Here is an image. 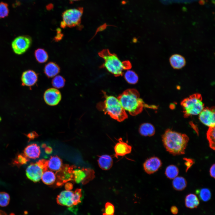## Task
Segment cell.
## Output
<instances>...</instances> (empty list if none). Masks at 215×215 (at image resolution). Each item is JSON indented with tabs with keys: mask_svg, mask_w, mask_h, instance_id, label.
I'll use <instances>...</instances> for the list:
<instances>
[{
	"mask_svg": "<svg viewBox=\"0 0 215 215\" xmlns=\"http://www.w3.org/2000/svg\"><path fill=\"white\" fill-rule=\"evenodd\" d=\"M123 108L133 116L140 113L144 108H156L154 105L145 104L140 98L139 92L135 89H128L125 90L118 96Z\"/></svg>",
	"mask_w": 215,
	"mask_h": 215,
	"instance_id": "obj_1",
	"label": "cell"
},
{
	"mask_svg": "<svg viewBox=\"0 0 215 215\" xmlns=\"http://www.w3.org/2000/svg\"><path fill=\"white\" fill-rule=\"evenodd\" d=\"M162 139L166 150L173 155L184 154L189 140L186 134L169 129L165 131Z\"/></svg>",
	"mask_w": 215,
	"mask_h": 215,
	"instance_id": "obj_2",
	"label": "cell"
},
{
	"mask_svg": "<svg viewBox=\"0 0 215 215\" xmlns=\"http://www.w3.org/2000/svg\"><path fill=\"white\" fill-rule=\"evenodd\" d=\"M102 93L104 99L98 103L97 109L119 122L127 119L128 115L118 99L113 96L107 95L104 91Z\"/></svg>",
	"mask_w": 215,
	"mask_h": 215,
	"instance_id": "obj_3",
	"label": "cell"
},
{
	"mask_svg": "<svg viewBox=\"0 0 215 215\" xmlns=\"http://www.w3.org/2000/svg\"><path fill=\"white\" fill-rule=\"evenodd\" d=\"M98 54L104 60L101 67L105 68L115 76H122L123 70L131 68V64L129 61H121L116 55L110 53L108 49L102 50Z\"/></svg>",
	"mask_w": 215,
	"mask_h": 215,
	"instance_id": "obj_4",
	"label": "cell"
},
{
	"mask_svg": "<svg viewBox=\"0 0 215 215\" xmlns=\"http://www.w3.org/2000/svg\"><path fill=\"white\" fill-rule=\"evenodd\" d=\"M181 104L185 117L199 114L204 108L202 96L199 93L193 94L185 99Z\"/></svg>",
	"mask_w": 215,
	"mask_h": 215,
	"instance_id": "obj_5",
	"label": "cell"
},
{
	"mask_svg": "<svg viewBox=\"0 0 215 215\" xmlns=\"http://www.w3.org/2000/svg\"><path fill=\"white\" fill-rule=\"evenodd\" d=\"M83 10L81 8H74L66 10L62 15V21L61 27H72L79 26L80 24Z\"/></svg>",
	"mask_w": 215,
	"mask_h": 215,
	"instance_id": "obj_6",
	"label": "cell"
},
{
	"mask_svg": "<svg viewBox=\"0 0 215 215\" xmlns=\"http://www.w3.org/2000/svg\"><path fill=\"white\" fill-rule=\"evenodd\" d=\"M47 161L40 160L36 163H31L27 168L26 174L28 179L34 182H37L41 179L43 173L46 170Z\"/></svg>",
	"mask_w": 215,
	"mask_h": 215,
	"instance_id": "obj_7",
	"label": "cell"
},
{
	"mask_svg": "<svg viewBox=\"0 0 215 215\" xmlns=\"http://www.w3.org/2000/svg\"><path fill=\"white\" fill-rule=\"evenodd\" d=\"M32 43V39L30 36H20L13 40L11 46L14 52L17 55H20L26 52L30 47Z\"/></svg>",
	"mask_w": 215,
	"mask_h": 215,
	"instance_id": "obj_8",
	"label": "cell"
},
{
	"mask_svg": "<svg viewBox=\"0 0 215 215\" xmlns=\"http://www.w3.org/2000/svg\"><path fill=\"white\" fill-rule=\"evenodd\" d=\"M215 112L214 107L204 108L199 115L200 122L209 128L215 127Z\"/></svg>",
	"mask_w": 215,
	"mask_h": 215,
	"instance_id": "obj_9",
	"label": "cell"
},
{
	"mask_svg": "<svg viewBox=\"0 0 215 215\" xmlns=\"http://www.w3.org/2000/svg\"><path fill=\"white\" fill-rule=\"evenodd\" d=\"M43 97L45 102L47 105L53 106L59 103L61 99L62 95L59 90L51 88L45 91Z\"/></svg>",
	"mask_w": 215,
	"mask_h": 215,
	"instance_id": "obj_10",
	"label": "cell"
},
{
	"mask_svg": "<svg viewBox=\"0 0 215 215\" xmlns=\"http://www.w3.org/2000/svg\"><path fill=\"white\" fill-rule=\"evenodd\" d=\"M162 165L161 160L158 157L153 156L147 159L143 164L144 171L150 174L157 171Z\"/></svg>",
	"mask_w": 215,
	"mask_h": 215,
	"instance_id": "obj_11",
	"label": "cell"
},
{
	"mask_svg": "<svg viewBox=\"0 0 215 215\" xmlns=\"http://www.w3.org/2000/svg\"><path fill=\"white\" fill-rule=\"evenodd\" d=\"M38 79V74L31 70H28L24 71L22 75L21 80L22 85L30 87L34 85Z\"/></svg>",
	"mask_w": 215,
	"mask_h": 215,
	"instance_id": "obj_12",
	"label": "cell"
},
{
	"mask_svg": "<svg viewBox=\"0 0 215 215\" xmlns=\"http://www.w3.org/2000/svg\"><path fill=\"white\" fill-rule=\"evenodd\" d=\"M118 141L114 147L115 157L118 158L119 156H123L131 152L132 147L130 145L123 141L121 138H119Z\"/></svg>",
	"mask_w": 215,
	"mask_h": 215,
	"instance_id": "obj_13",
	"label": "cell"
},
{
	"mask_svg": "<svg viewBox=\"0 0 215 215\" xmlns=\"http://www.w3.org/2000/svg\"><path fill=\"white\" fill-rule=\"evenodd\" d=\"M73 191L67 190L64 191L57 196V202L60 205L71 207L73 205Z\"/></svg>",
	"mask_w": 215,
	"mask_h": 215,
	"instance_id": "obj_14",
	"label": "cell"
},
{
	"mask_svg": "<svg viewBox=\"0 0 215 215\" xmlns=\"http://www.w3.org/2000/svg\"><path fill=\"white\" fill-rule=\"evenodd\" d=\"M171 67L174 69L179 70L184 67L186 64V60L182 55L179 54L171 55L169 59Z\"/></svg>",
	"mask_w": 215,
	"mask_h": 215,
	"instance_id": "obj_15",
	"label": "cell"
},
{
	"mask_svg": "<svg viewBox=\"0 0 215 215\" xmlns=\"http://www.w3.org/2000/svg\"><path fill=\"white\" fill-rule=\"evenodd\" d=\"M24 154L29 159H36L39 156L41 150L39 147L36 144H30L24 148Z\"/></svg>",
	"mask_w": 215,
	"mask_h": 215,
	"instance_id": "obj_16",
	"label": "cell"
},
{
	"mask_svg": "<svg viewBox=\"0 0 215 215\" xmlns=\"http://www.w3.org/2000/svg\"><path fill=\"white\" fill-rule=\"evenodd\" d=\"M98 162L99 167L104 170L110 169L113 163L112 157L108 154H103L100 156L98 160Z\"/></svg>",
	"mask_w": 215,
	"mask_h": 215,
	"instance_id": "obj_17",
	"label": "cell"
},
{
	"mask_svg": "<svg viewBox=\"0 0 215 215\" xmlns=\"http://www.w3.org/2000/svg\"><path fill=\"white\" fill-rule=\"evenodd\" d=\"M62 162L61 159L57 156H51L47 161V167L49 170L54 171H59L62 168Z\"/></svg>",
	"mask_w": 215,
	"mask_h": 215,
	"instance_id": "obj_18",
	"label": "cell"
},
{
	"mask_svg": "<svg viewBox=\"0 0 215 215\" xmlns=\"http://www.w3.org/2000/svg\"><path fill=\"white\" fill-rule=\"evenodd\" d=\"M60 70V68L57 64L53 62H50L45 65L44 72L48 78H52L58 74Z\"/></svg>",
	"mask_w": 215,
	"mask_h": 215,
	"instance_id": "obj_19",
	"label": "cell"
},
{
	"mask_svg": "<svg viewBox=\"0 0 215 215\" xmlns=\"http://www.w3.org/2000/svg\"><path fill=\"white\" fill-rule=\"evenodd\" d=\"M139 131V133L142 136H151L154 134L155 129L151 124L145 123L140 125Z\"/></svg>",
	"mask_w": 215,
	"mask_h": 215,
	"instance_id": "obj_20",
	"label": "cell"
},
{
	"mask_svg": "<svg viewBox=\"0 0 215 215\" xmlns=\"http://www.w3.org/2000/svg\"><path fill=\"white\" fill-rule=\"evenodd\" d=\"M199 203V200L195 194H190L187 195L185 199L186 206L188 208L193 209L197 207Z\"/></svg>",
	"mask_w": 215,
	"mask_h": 215,
	"instance_id": "obj_21",
	"label": "cell"
},
{
	"mask_svg": "<svg viewBox=\"0 0 215 215\" xmlns=\"http://www.w3.org/2000/svg\"><path fill=\"white\" fill-rule=\"evenodd\" d=\"M41 179L44 184L50 185L55 181L56 175L53 171L50 170H46L44 171Z\"/></svg>",
	"mask_w": 215,
	"mask_h": 215,
	"instance_id": "obj_22",
	"label": "cell"
},
{
	"mask_svg": "<svg viewBox=\"0 0 215 215\" xmlns=\"http://www.w3.org/2000/svg\"><path fill=\"white\" fill-rule=\"evenodd\" d=\"M172 186L174 189L178 191L184 190L187 186V182L185 179L182 176L176 177L172 181Z\"/></svg>",
	"mask_w": 215,
	"mask_h": 215,
	"instance_id": "obj_23",
	"label": "cell"
},
{
	"mask_svg": "<svg viewBox=\"0 0 215 215\" xmlns=\"http://www.w3.org/2000/svg\"><path fill=\"white\" fill-rule=\"evenodd\" d=\"M34 56L37 61L39 63H44L47 61L48 55L47 52L43 49L39 48L34 52Z\"/></svg>",
	"mask_w": 215,
	"mask_h": 215,
	"instance_id": "obj_24",
	"label": "cell"
},
{
	"mask_svg": "<svg viewBox=\"0 0 215 215\" xmlns=\"http://www.w3.org/2000/svg\"><path fill=\"white\" fill-rule=\"evenodd\" d=\"M124 78L129 84H134L138 82L139 78L137 74L133 71L128 70L124 74Z\"/></svg>",
	"mask_w": 215,
	"mask_h": 215,
	"instance_id": "obj_25",
	"label": "cell"
},
{
	"mask_svg": "<svg viewBox=\"0 0 215 215\" xmlns=\"http://www.w3.org/2000/svg\"><path fill=\"white\" fill-rule=\"evenodd\" d=\"M179 173L178 168L175 165H171L166 168L165 174L166 176L170 179H173L176 177Z\"/></svg>",
	"mask_w": 215,
	"mask_h": 215,
	"instance_id": "obj_26",
	"label": "cell"
},
{
	"mask_svg": "<svg viewBox=\"0 0 215 215\" xmlns=\"http://www.w3.org/2000/svg\"><path fill=\"white\" fill-rule=\"evenodd\" d=\"M215 127L209 128L207 133V138L208 141L209 146L211 149L215 150Z\"/></svg>",
	"mask_w": 215,
	"mask_h": 215,
	"instance_id": "obj_27",
	"label": "cell"
},
{
	"mask_svg": "<svg viewBox=\"0 0 215 215\" xmlns=\"http://www.w3.org/2000/svg\"><path fill=\"white\" fill-rule=\"evenodd\" d=\"M29 160V158L24 153H20L16 156L13 160L12 163L15 165L19 167L26 164Z\"/></svg>",
	"mask_w": 215,
	"mask_h": 215,
	"instance_id": "obj_28",
	"label": "cell"
},
{
	"mask_svg": "<svg viewBox=\"0 0 215 215\" xmlns=\"http://www.w3.org/2000/svg\"><path fill=\"white\" fill-rule=\"evenodd\" d=\"M65 79L60 75L55 77L52 80L53 86L56 88H61L63 87L65 85Z\"/></svg>",
	"mask_w": 215,
	"mask_h": 215,
	"instance_id": "obj_29",
	"label": "cell"
},
{
	"mask_svg": "<svg viewBox=\"0 0 215 215\" xmlns=\"http://www.w3.org/2000/svg\"><path fill=\"white\" fill-rule=\"evenodd\" d=\"M197 191L198 192L199 197L202 201L207 202L210 199L211 193L208 188H203Z\"/></svg>",
	"mask_w": 215,
	"mask_h": 215,
	"instance_id": "obj_30",
	"label": "cell"
},
{
	"mask_svg": "<svg viewBox=\"0 0 215 215\" xmlns=\"http://www.w3.org/2000/svg\"><path fill=\"white\" fill-rule=\"evenodd\" d=\"M10 197L7 193L1 192H0V206L5 207L9 203Z\"/></svg>",
	"mask_w": 215,
	"mask_h": 215,
	"instance_id": "obj_31",
	"label": "cell"
},
{
	"mask_svg": "<svg viewBox=\"0 0 215 215\" xmlns=\"http://www.w3.org/2000/svg\"><path fill=\"white\" fill-rule=\"evenodd\" d=\"M114 212L115 208L113 205L110 202H107L105 205L103 215H114Z\"/></svg>",
	"mask_w": 215,
	"mask_h": 215,
	"instance_id": "obj_32",
	"label": "cell"
},
{
	"mask_svg": "<svg viewBox=\"0 0 215 215\" xmlns=\"http://www.w3.org/2000/svg\"><path fill=\"white\" fill-rule=\"evenodd\" d=\"M9 11L7 4L5 3H0V18L7 16L9 14Z\"/></svg>",
	"mask_w": 215,
	"mask_h": 215,
	"instance_id": "obj_33",
	"label": "cell"
},
{
	"mask_svg": "<svg viewBox=\"0 0 215 215\" xmlns=\"http://www.w3.org/2000/svg\"><path fill=\"white\" fill-rule=\"evenodd\" d=\"M82 191L81 189H76L74 192L73 205H76L81 202Z\"/></svg>",
	"mask_w": 215,
	"mask_h": 215,
	"instance_id": "obj_34",
	"label": "cell"
},
{
	"mask_svg": "<svg viewBox=\"0 0 215 215\" xmlns=\"http://www.w3.org/2000/svg\"><path fill=\"white\" fill-rule=\"evenodd\" d=\"M183 159L185 161V164L186 167V171L187 172L194 164V160L191 159L184 158Z\"/></svg>",
	"mask_w": 215,
	"mask_h": 215,
	"instance_id": "obj_35",
	"label": "cell"
},
{
	"mask_svg": "<svg viewBox=\"0 0 215 215\" xmlns=\"http://www.w3.org/2000/svg\"><path fill=\"white\" fill-rule=\"evenodd\" d=\"M26 136L28 138L29 141L33 139L38 136V134L35 131L31 132L26 134Z\"/></svg>",
	"mask_w": 215,
	"mask_h": 215,
	"instance_id": "obj_36",
	"label": "cell"
},
{
	"mask_svg": "<svg viewBox=\"0 0 215 215\" xmlns=\"http://www.w3.org/2000/svg\"><path fill=\"white\" fill-rule=\"evenodd\" d=\"M63 35V34L61 33L60 29H57V34L56 36L54 37V39L55 41H58L61 40Z\"/></svg>",
	"mask_w": 215,
	"mask_h": 215,
	"instance_id": "obj_37",
	"label": "cell"
},
{
	"mask_svg": "<svg viewBox=\"0 0 215 215\" xmlns=\"http://www.w3.org/2000/svg\"><path fill=\"white\" fill-rule=\"evenodd\" d=\"M215 165L214 164H213L211 166L210 170L209 173L211 176L214 178H215Z\"/></svg>",
	"mask_w": 215,
	"mask_h": 215,
	"instance_id": "obj_38",
	"label": "cell"
},
{
	"mask_svg": "<svg viewBox=\"0 0 215 215\" xmlns=\"http://www.w3.org/2000/svg\"><path fill=\"white\" fill-rule=\"evenodd\" d=\"M171 211L172 214L176 215L178 213V210L176 206H173L171 207Z\"/></svg>",
	"mask_w": 215,
	"mask_h": 215,
	"instance_id": "obj_39",
	"label": "cell"
},
{
	"mask_svg": "<svg viewBox=\"0 0 215 215\" xmlns=\"http://www.w3.org/2000/svg\"><path fill=\"white\" fill-rule=\"evenodd\" d=\"M0 215H7L3 211H0Z\"/></svg>",
	"mask_w": 215,
	"mask_h": 215,
	"instance_id": "obj_40",
	"label": "cell"
},
{
	"mask_svg": "<svg viewBox=\"0 0 215 215\" xmlns=\"http://www.w3.org/2000/svg\"><path fill=\"white\" fill-rule=\"evenodd\" d=\"M70 1H79V0H70Z\"/></svg>",
	"mask_w": 215,
	"mask_h": 215,
	"instance_id": "obj_41",
	"label": "cell"
}]
</instances>
